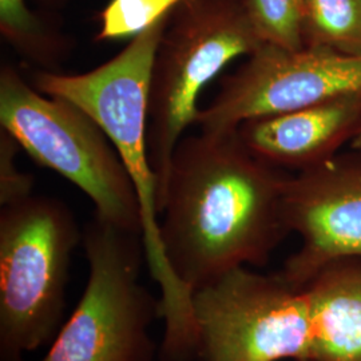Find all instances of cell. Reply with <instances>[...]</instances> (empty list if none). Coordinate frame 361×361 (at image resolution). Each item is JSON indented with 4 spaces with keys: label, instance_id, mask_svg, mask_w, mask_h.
Wrapping results in <instances>:
<instances>
[{
    "label": "cell",
    "instance_id": "cell-1",
    "mask_svg": "<svg viewBox=\"0 0 361 361\" xmlns=\"http://www.w3.org/2000/svg\"><path fill=\"white\" fill-rule=\"evenodd\" d=\"M288 178L237 130L185 135L159 202L162 249L180 284L194 293L237 268L264 267L289 234Z\"/></svg>",
    "mask_w": 361,
    "mask_h": 361
},
{
    "label": "cell",
    "instance_id": "cell-2",
    "mask_svg": "<svg viewBox=\"0 0 361 361\" xmlns=\"http://www.w3.org/2000/svg\"><path fill=\"white\" fill-rule=\"evenodd\" d=\"M171 13L131 39L104 65L82 74L39 70L32 85L47 95L77 104L90 116L125 164L141 204L146 264L161 288L159 314L165 332L178 337L193 326V293L170 269L162 249L157 178L149 155L152 68Z\"/></svg>",
    "mask_w": 361,
    "mask_h": 361
},
{
    "label": "cell",
    "instance_id": "cell-3",
    "mask_svg": "<svg viewBox=\"0 0 361 361\" xmlns=\"http://www.w3.org/2000/svg\"><path fill=\"white\" fill-rule=\"evenodd\" d=\"M262 44L245 0H186L171 13L150 80L149 155L158 212L173 153L195 125L201 92L226 66Z\"/></svg>",
    "mask_w": 361,
    "mask_h": 361
},
{
    "label": "cell",
    "instance_id": "cell-4",
    "mask_svg": "<svg viewBox=\"0 0 361 361\" xmlns=\"http://www.w3.org/2000/svg\"><path fill=\"white\" fill-rule=\"evenodd\" d=\"M82 237L74 214L56 198L32 194L1 207L0 361H23L58 334Z\"/></svg>",
    "mask_w": 361,
    "mask_h": 361
},
{
    "label": "cell",
    "instance_id": "cell-5",
    "mask_svg": "<svg viewBox=\"0 0 361 361\" xmlns=\"http://www.w3.org/2000/svg\"><path fill=\"white\" fill-rule=\"evenodd\" d=\"M0 126L44 168L86 194L95 214L142 234L129 171L104 130L77 104L39 91L11 65L0 70Z\"/></svg>",
    "mask_w": 361,
    "mask_h": 361
},
{
    "label": "cell",
    "instance_id": "cell-6",
    "mask_svg": "<svg viewBox=\"0 0 361 361\" xmlns=\"http://www.w3.org/2000/svg\"><path fill=\"white\" fill-rule=\"evenodd\" d=\"M82 244L89 265L85 292L40 361H154L150 326L159 300L141 284L142 234L94 213Z\"/></svg>",
    "mask_w": 361,
    "mask_h": 361
},
{
    "label": "cell",
    "instance_id": "cell-7",
    "mask_svg": "<svg viewBox=\"0 0 361 361\" xmlns=\"http://www.w3.org/2000/svg\"><path fill=\"white\" fill-rule=\"evenodd\" d=\"M192 308L197 361L310 360V293L279 271H228L194 292Z\"/></svg>",
    "mask_w": 361,
    "mask_h": 361
},
{
    "label": "cell",
    "instance_id": "cell-8",
    "mask_svg": "<svg viewBox=\"0 0 361 361\" xmlns=\"http://www.w3.org/2000/svg\"><path fill=\"white\" fill-rule=\"evenodd\" d=\"M361 91V55L322 47L286 50L262 44L200 109L201 131L237 130L246 121L277 116Z\"/></svg>",
    "mask_w": 361,
    "mask_h": 361
},
{
    "label": "cell",
    "instance_id": "cell-9",
    "mask_svg": "<svg viewBox=\"0 0 361 361\" xmlns=\"http://www.w3.org/2000/svg\"><path fill=\"white\" fill-rule=\"evenodd\" d=\"M284 207L301 240L279 271L289 284L304 289L329 264L361 258V149L289 176Z\"/></svg>",
    "mask_w": 361,
    "mask_h": 361
},
{
    "label": "cell",
    "instance_id": "cell-10",
    "mask_svg": "<svg viewBox=\"0 0 361 361\" xmlns=\"http://www.w3.org/2000/svg\"><path fill=\"white\" fill-rule=\"evenodd\" d=\"M361 125V91L277 116L246 121L238 135L246 147L279 169L310 170L353 141Z\"/></svg>",
    "mask_w": 361,
    "mask_h": 361
},
{
    "label": "cell",
    "instance_id": "cell-11",
    "mask_svg": "<svg viewBox=\"0 0 361 361\" xmlns=\"http://www.w3.org/2000/svg\"><path fill=\"white\" fill-rule=\"evenodd\" d=\"M361 258L329 264L310 284V361H361Z\"/></svg>",
    "mask_w": 361,
    "mask_h": 361
},
{
    "label": "cell",
    "instance_id": "cell-12",
    "mask_svg": "<svg viewBox=\"0 0 361 361\" xmlns=\"http://www.w3.org/2000/svg\"><path fill=\"white\" fill-rule=\"evenodd\" d=\"M302 44L361 55V0H304Z\"/></svg>",
    "mask_w": 361,
    "mask_h": 361
},
{
    "label": "cell",
    "instance_id": "cell-13",
    "mask_svg": "<svg viewBox=\"0 0 361 361\" xmlns=\"http://www.w3.org/2000/svg\"><path fill=\"white\" fill-rule=\"evenodd\" d=\"M250 22L264 44L300 50L304 0H245Z\"/></svg>",
    "mask_w": 361,
    "mask_h": 361
},
{
    "label": "cell",
    "instance_id": "cell-14",
    "mask_svg": "<svg viewBox=\"0 0 361 361\" xmlns=\"http://www.w3.org/2000/svg\"><path fill=\"white\" fill-rule=\"evenodd\" d=\"M186 0H110L101 13L97 40L135 38Z\"/></svg>",
    "mask_w": 361,
    "mask_h": 361
},
{
    "label": "cell",
    "instance_id": "cell-15",
    "mask_svg": "<svg viewBox=\"0 0 361 361\" xmlns=\"http://www.w3.org/2000/svg\"><path fill=\"white\" fill-rule=\"evenodd\" d=\"M22 149L13 135L1 129L0 133V207L13 205L32 195L34 178L23 173L16 162L18 150Z\"/></svg>",
    "mask_w": 361,
    "mask_h": 361
},
{
    "label": "cell",
    "instance_id": "cell-16",
    "mask_svg": "<svg viewBox=\"0 0 361 361\" xmlns=\"http://www.w3.org/2000/svg\"><path fill=\"white\" fill-rule=\"evenodd\" d=\"M350 149H361V125L359 130H357V133H356V135H355V138H353V141L350 143Z\"/></svg>",
    "mask_w": 361,
    "mask_h": 361
}]
</instances>
